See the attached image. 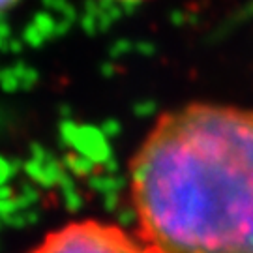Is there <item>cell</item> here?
Returning a JSON list of instances; mask_svg holds the SVG:
<instances>
[{"label":"cell","mask_w":253,"mask_h":253,"mask_svg":"<svg viewBox=\"0 0 253 253\" xmlns=\"http://www.w3.org/2000/svg\"><path fill=\"white\" fill-rule=\"evenodd\" d=\"M30 253H158L117 225L75 221L53 231Z\"/></svg>","instance_id":"obj_2"},{"label":"cell","mask_w":253,"mask_h":253,"mask_svg":"<svg viewBox=\"0 0 253 253\" xmlns=\"http://www.w3.org/2000/svg\"><path fill=\"white\" fill-rule=\"evenodd\" d=\"M19 0H0V11H6V9L13 8Z\"/></svg>","instance_id":"obj_3"},{"label":"cell","mask_w":253,"mask_h":253,"mask_svg":"<svg viewBox=\"0 0 253 253\" xmlns=\"http://www.w3.org/2000/svg\"><path fill=\"white\" fill-rule=\"evenodd\" d=\"M131 197L158 253H253V111L165 113L131 162Z\"/></svg>","instance_id":"obj_1"},{"label":"cell","mask_w":253,"mask_h":253,"mask_svg":"<svg viewBox=\"0 0 253 253\" xmlns=\"http://www.w3.org/2000/svg\"><path fill=\"white\" fill-rule=\"evenodd\" d=\"M250 8H252V11H253V2H252V4H250Z\"/></svg>","instance_id":"obj_4"}]
</instances>
